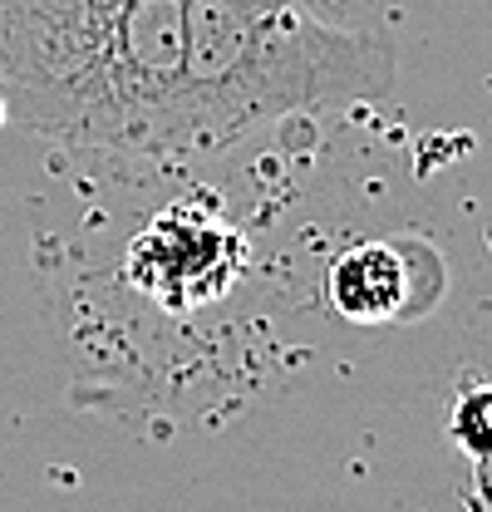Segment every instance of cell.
Instances as JSON below:
<instances>
[{
  "instance_id": "2",
  "label": "cell",
  "mask_w": 492,
  "mask_h": 512,
  "mask_svg": "<svg viewBox=\"0 0 492 512\" xmlns=\"http://www.w3.org/2000/svg\"><path fill=\"white\" fill-rule=\"evenodd\" d=\"M246 266V242L207 207L158 212L128 247V281L163 311H197L217 301Z\"/></svg>"
},
{
  "instance_id": "1",
  "label": "cell",
  "mask_w": 492,
  "mask_h": 512,
  "mask_svg": "<svg viewBox=\"0 0 492 512\" xmlns=\"http://www.w3.org/2000/svg\"><path fill=\"white\" fill-rule=\"evenodd\" d=\"M389 84V35L296 0H0V94L69 148L197 158Z\"/></svg>"
},
{
  "instance_id": "4",
  "label": "cell",
  "mask_w": 492,
  "mask_h": 512,
  "mask_svg": "<svg viewBox=\"0 0 492 512\" xmlns=\"http://www.w3.org/2000/svg\"><path fill=\"white\" fill-rule=\"evenodd\" d=\"M453 439H458V448H463L473 463L492 468V380L473 384V389L458 394V409H453Z\"/></svg>"
},
{
  "instance_id": "3",
  "label": "cell",
  "mask_w": 492,
  "mask_h": 512,
  "mask_svg": "<svg viewBox=\"0 0 492 512\" xmlns=\"http://www.w3.org/2000/svg\"><path fill=\"white\" fill-rule=\"evenodd\" d=\"M429 252L399 242H360L325 276L330 306L350 320H399L419 306V271Z\"/></svg>"
}]
</instances>
